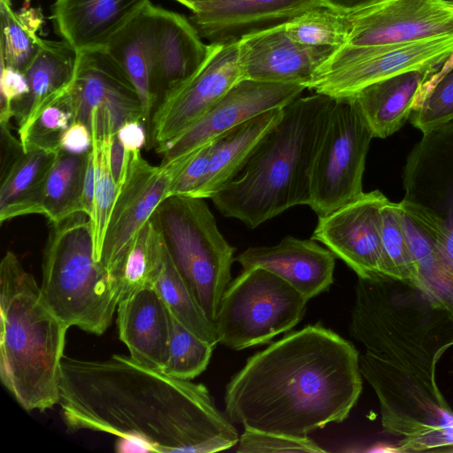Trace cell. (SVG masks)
Listing matches in <instances>:
<instances>
[{
	"mask_svg": "<svg viewBox=\"0 0 453 453\" xmlns=\"http://www.w3.org/2000/svg\"><path fill=\"white\" fill-rule=\"evenodd\" d=\"M349 334L365 349L361 373L398 452L453 451V410L437 381V365L453 346L449 315L413 286L358 278Z\"/></svg>",
	"mask_w": 453,
	"mask_h": 453,
	"instance_id": "1",
	"label": "cell"
},
{
	"mask_svg": "<svg viewBox=\"0 0 453 453\" xmlns=\"http://www.w3.org/2000/svg\"><path fill=\"white\" fill-rule=\"evenodd\" d=\"M58 404L68 430L117 435L119 451L213 453L240 438L203 384L121 355L97 361L64 356Z\"/></svg>",
	"mask_w": 453,
	"mask_h": 453,
	"instance_id": "2",
	"label": "cell"
},
{
	"mask_svg": "<svg viewBox=\"0 0 453 453\" xmlns=\"http://www.w3.org/2000/svg\"><path fill=\"white\" fill-rule=\"evenodd\" d=\"M354 344L308 325L250 357L229 380L225 412L244 428L296 437L341 423L363 388Z\"/></svg>",
	"mask_w": 453,
	"mask_h": 453,
	"instance_id": "3",
	"label": "cell"
},
{
	"mask_svg": "<svg viewBox=\"0 0 453 453\" xmlns=\"http://www.w3.org/2000/svg\"><path fill=\"white\" fill-rule=\"evenodd\" d=\"M335 98L314 93L283 108L242 174L212 198L225 217L255 228L286 210L310 202V174Z\"/></svg>",
	"mask_w": 453,
	"mask_h": 453,
	"instance_id": "4",
	"label": "cell"
},
{
	"mask_svg": "<svg viewBox=\"0 0 453 453\" xmlns=\"http://www.w3.org/2000/svg\"><path fill=\"white\" fill-rule=\"evenodd\" d=\"M0 379L27 411L59 401L60 366L69 328L46 305L40 285L18 257L0 264Z\"/></svg>",
	"mask_w": 453,
	"mask_h": 453,
	"instance_id": "5",
	"label": "cell"
},
{
	"mask_svg": "<svg viewBox=\"0 0 453 453\" xmlns=\"http://www.w3.org/2000/svg\"><path fill=\"white\" fill-rule=\"evenodd\" d=\"M49 223L42 299L68 327L100 335L110 326L119 298L110 275L95 259L89 216L79 211Z\"/></svg>",
	"mask_w": 453,
	"mask_h": 453,
	"instance_id": "6",
	"label": "cell"
},
{
	"mask_svg": "<svg viewBox=\"0 0 453 453\" xmlns=\"http://www.w3.org/2000/svg\"><path fill=\"white\" fill-rule=\"evenodd\" d=\"M403 185L402 209L432 246L427 299L453 319V120L423 134L407 157Z\"/></svg>",
	"mask_w": 453,
	"mask_h": 453,
	"instance_id": "7",
	"label": "cell"
},
{
	"mask_svg": "<svg viewBox=\"0 0 453 453\" xmlns=\"http://www.w3.org/2000/svg\"><path fill=\"white\" fill-rule=\"evenodd\" d=\"M151 219L176 270L215 325L220 301L232 280L235 249L220 233L203 198L170 196Z\"/></svg>",
	"mask_w": 453,
	"mask_h": 453,
	"instance_id": "8",
	"label": "cell"
},
{
	"mask_svg": "<svg viewBox=\"0 0 453 453\" xmlns=\"http://www.w3.org/2000/svg\"><path fill=\"white\" fill-rule=\"evenodd\" d=\"M308 300L288 282L261 267L242 269L220 301L219 342L241 350L270 342L303 318Z\"/></svg>",
	"mask_w": 453,
	"mask_h": 453,
	"instance_id": "9",
	"label": "cell"
},
{
	"mask_svg": "<svg viewBox=\"0 0 453 453\" xmlns=\"http://www.w3.org/2000/svg\"><path fill=\"white\" fill-rule=\"evenodd\" d=\"M372 138L355 98H335L311 168L308 205L318 217L364 192L363 174Z\"/></svg>",
	"mask_w": 453,
	"mask_h": 453,
	"instance_id": "10",
	"label": "cell"
},
{
	"mask_svg": "<svg viewBox=\"0 0 453 453\" xmlns=\"http://www.w3.org/2000/svg\"><path fill=\"white\" fill-rule=\"evenodd\" d=\"M452 51L453 35L388 45L345 44L319 65L307 89L334 98L352 96L394 75L436 70Z\"/></svg>",
	"mask_w": 453,
	"mask_h": 453,
	"instance_id": "11",
	"label": "cell"
},
{
	"mask_svg": "<svg viewBox=\"0 0 453 453\" xmlns=\"http://www.w3.org/2000/svg\"><path fill=\"white\" fill-rule=\"evenodd\" d=\"M181 165V162L173 160L155 166L142 157L140 150L130 152L99 260L111 281L139 230L168 197Z\"/></svg>",
	"mask_w": 453,
	"mask_h": 453,
	"instance_id": "12",
	"label": "cell"
},
{
	"mask_svg": "<svg viewBox=\"0 0 453 453\" xmlns=\"http://www.w3.org/2000/svg\"><path fill=\"white\" fill-rule=\"evenodd\" d=\"M211 45L210 56L193 78L156 105L150 128L156 151L197 122L243 80L239 42Z\"/></svg>",
	"mask_w": 453,
	"mask_h": 453,
	"instance_id": "13",
	"label": "cell"
},
{
	"mask_svg": "<svg viewBox=\"0 0 453 453\" xmlns=\"http://www.w3.org/2000/svg\"><path fill=\"white\" fill-rule=\"evenodd\" d=\"M388 201L380 190L363 192L351 202L319 217L311 239L323 243L358 278H386L381 212Z\"/></svg>",
	"mask_w": 453,
	"mask_h": 453,
	"instance_id": "14",
	"label": "cell"
},
{
	"mask_svg": "<svg viewBox=\"0 0 453 453\" xmlns=\"http://www.w3.org/2000/svg\"><path fill=\"white\" fill-rule=\"evenodd\" d=\"M346 16L351 45H388L453 35V7L442 0H379Z\"/></svg>",
	"mask_w": 453,
	"mask_h": 453,
	"instance_id": "15",
	"label": "cell"
},
{
	"mask_svg": "<svg viewBox=\"0 0 453 453\" xmlns=\"http://www.w3.org/2000/svg\"><path fill=\"white\" fill-rule=\"evenodd\" d=\"M305 89L300 84L240 81L197 122L157 151L161 164L188 155L257 115L285 107Z\"/></svg>",
	"mask_w": 453,
	"mask_h": 453,
	"instance_id": "16",
	"label": "cell"
},
{
	"mask_svg": "<svg viewBox=\"0 0 453 453\" xmlns=\"http://www.w3.org/2000/svg\"><path fill=\"white\" fill-rule=\"evenodd\" d=\"M320 0H215L199 6L188 18L208 44H228L286 24Z\"/></svg>",
	"mask_w": 453,
	"mask_h": 453,
	"instance_id": "17",
	"label": "cell"
},
{
	"mask_svg": "<svg viewBox=\"0 0 453 453\" xmlns=\"http://www.w3.org/2000/svg\"><path fill=\"white\" fill-rule=\"evenodd\" d=\"M286 24L239 41L243 80L300 84L308 88L316 69L335 50L296 42L287 34Z\"/></svg>",
	"mask_w": 453,
	"mask_h": 453,
	"instance_id": "18",
	"label": "cell"
},
{
	"mask_svg": "<svg viewBox=\"0 0 453 453\" xmlns=\"http://www.w3.org/2000/svg\"><path fill=\"white\" fill-rule=\"evenodd\" d=\"M154 91L157 104L200 70L212 49L189 19L152 4Z\"/></svg>",
	"mask_w": 453,
	"mask_h": 453,
	"instance_id": "19",
	"label": "cell"
},
{
	"mask_svg": "<svg viewBox=\"0 0 453 453\" xmlns=\"http://www.w3.org/2000/svg\"><path fill=\"white\" fill-rule=\"evenodd\" d=\"M335 256L313 239L284 237L273 246L250 247L234 257L242 269L261 267L280 277L308 301L334 283Z\"/></svg>",
	"mask_w": 453,
	"mask_h": 453,
	"instance_id": "20",
	"label": "cell"
},
{
	"mask_svg": "<svg viewBox=\"0 0 453 453\" xmlns=\"http://www.w3.org/2000/svg\"><path fill=\"white\" fill-rule=\"evenodd\" d=\"M116 311L119 336L129 357L162 372L167 358L169 311L155 287L142 288L122 299Z\"/></svg>",
	"mask_w": 453,
	"mask_h": 453,
	"instance_id": "21",
	"label": "cell"
},
{
	"mask_svg": "<svg viewBox=\"0 0 453 453\" xmlns=\"http://www.w3.org/2000/svg\"><path fill=\"white\" fill-rule=\"evenodd\" d=\"M150 0H55L52 11L62 40L78 52L104 48Z\"/></svg>",
	"mask_w": 453,
	"mask_h": 453,
	"instance_id": "22",
	"label": "cell"
},
{
	"mask_svg": "<svg viewBox=\"0 0 453 453\" xmlns=\"http://www.w3.org/2000/svg\"><path fill=\"white\" fill-rule=\"evenodd\" d=\"M283 108L257 115L217 137L209 168L189 196L211 199L234 180L259 142L280 121Z\"/></svg>",
	"mask_w": 453,
	"mask_h": 453,
	"instance_id": "23",
	"label": "cell"
},
{
	"mask_svg": "<svg viewBox=\"0 0 453 453\" xmlns=\"http://www.w3.org/2000/svg\"><path fill=\"white\" fill-rule=\"evenodd\" d=\"M127 74L138 93L143 123L150 128L157 105L154 91L152 3L118 31L104 47Z\"/></svg>",
	"mask_w": 453,
	"mask_h": 453,
	"instance_id": "24",
	"label": "cell"
},
{
	"mask_svg": "<svg viewBox=\"0 0 453 453\" xmlns=\"http://www.w3.org/2000/svg\"><path fill=\"white\" fill-rule=\"evenodd\" d=\"M435 70L403 73L366 86L355 98L373 138H387L398 131L410 119L418 92Z\"/></svg>",
	"mask_w": 453,
	"mask_h": 453,
	"instance_id": "25",
	"label": "cell"
},
{
	"mask_svg": "<svg viewBox=\"0 0 453 453\" xmlns=\"http://www.w3.org/2000/svg\"><path fill=\"white\" fill-rule=\"evenodd\" d=\"M59 149L30 147L1 164L0 222L38 214L44 181Z\"/></svg>",
	"mask_w": 453,
	"mask_h": 453,
	"instance_id": "26",
	"label": "cell"
},
{
	"mask_svg": "<svg viewBox=\"0 0 453 453\" xmlns=\"http://www.w3.org/2000/svg\"><path fill=\"white\" fill-rule=\"evenodd\" d=\"M78 51L68 42L42 39L40 47L24 71L29 93L13 104L18 129L26 127L37 110L73 81Z\"/></svg>",
	"mask_w": 453,
	"mask_h": 453,
	"instance_id": "27",
	"label": "cell"
},
{
	"mask_svg": "<svg viewBox=\"0 0 453 453\" xmlns=\"http://www.w3.org/2000/svg\"><path fill=\"white\" fill-rule=\"evenodd\" d=\"M88 152L76 155L59 149L39 202L38 214L43 215L49 222L83 211L82 194Z\"/></svg>",
	"mask_w": 453,
	"mask_h": 453,
	"instance_id": "28",
	"label": "cell"
},
{
	"mask_svg": "<svg viewBox=\"0 0 453 453\" xmlns=\"http://www.w3.org/2000/svg\"><path fill=\"white\" fill-rule=\"evenodd\" d=\"M165 250L161 234L150 218L135 235L112 278L119 302L142 288L154 286L163 265Z\"/></svg>",
	"mask_w": 453,
	"mask_h": 453,
	"instance_id": "29",
	"label": "cell"
},
{
	"mask_svg": "<svg viewBox=\"0 0 453 453\" xmlns=\"http://www.w3.org/2000/svg\"><path fill=\"white\" fill-rule=\"evenodd\" d=\"M154 287L169 312L181 325L213 347L219 343L215 325L206 317L181 279L166 249Z\"/></svg>",
	"mask_w": 453,
	"mask_h": 453,
	"instance_id": "30",
	"label": "cell"
},
{
	"mask_svg": "<svg viewBox=\"0 0 453 453\" xmlns=\"http://www.w3.org/2000/svg\"><path fill=\"white\" fill-rule=\"evenodd\" d=\"M1 64L24 72L36 54L42 39L37 35L40 13L28 9L16 12L12 1L0 0Z\"/></svg>",
	"mask_w": 453,
	"mask_h": 453,
	"instance_id": "31",
	"label": "cell"
},
{
	"mask_svg": "<svg viewBox=\"0 0 453 453\" xmlns=\"http://www.w3.org/2000/svg\"><path fill=\"white\" fill-rule=\"evenodd\" d=\"M288 36L308 47L336 50L349 41L346 13L326 5L306 11L286 24Z\"/></svg>",
	"mask_w": 453,
	"mask_h": 453,
	"instance_id": "32",
	"label": "cell"
},
{
	"mask_svg": "<svg viewBox=\"0 0 453 453\" xmlns=\"http://www.w3.org/2000/svg\"><path fill=\"white\" fill-rule=\"evenodd\" d=\"M113 136L98 139L92 135V150L95 161V193L93 211L89 221L94 244V256L98 263L109 219L118 193V186L113 178L110 162Z\"/></svg>",
	"mask_w": 453,
	"mask_h": 453,
	"instance_id": "33",
	"label": "cell"
},
{
	"mask_svg": "<svg viewBox=\"0 0 453 453\" xmlns=\"http://www.w3.org/2000/svg\"><path fill=\"white\" fill-rule=\"evenodd\" d=\"M381 213L384 275L416 287L418 273L403 225L402 206L388 200Z\"/></svg>",
	"mask_w": 453,
	"mask_h": 453,
	"instance_id": "34",
	"label": "cell"
},
{
	"mask_svg": "<svg viewBox=\"0 0 453 453\" xmlns=\"http://www.w3.org/2000/svg\"><path fill=\"white\" fill-rule=\"evenodd\" d=\"M169 326L167 358L162 372L191 380L206 370L214 347L187 329L170 312Z\"/></svg>",
	"mask_w": 453,
	"mask_h": 453,
	"instance_id": "35",
	"label": "cell"
},
{
	"mask_svg": "<svg viewBox=\"0 0 453 453\" xmlns=\"http://www.w3.org/2000/svg\"><path fill=\"white\" fill-rule=\"evenodd\" d=\"M76 106L72 84L45 104L26 135L20 140L24 151L30 147L59 149L62 134L75 121Z\"/></svg>",
	"mask_w": 453,
	"mask_h": 453,
	"instance_id": "36",
	"label": "cell"
},
{
	"mask_svg": "<svg viewBox=\"0 0 453 453\" xmlns=\"http://www.w3.org/2000/svg\"><path fill=\"white\" fill-rule=\"evenodd\" d=\"M410 120L423 134L453 120V70L416 102Z\"/></svg>",
	"mask_w": 453,
	"mask_h": 453,
	"instance_id": "37",
	"label": "cell"
},
{
	"mask_svg": "<svg viewBox=\"0 0 453 453\" xmlns=\"http://www.w3.org/2000/svg\"><path fill=\"white\" fill-rule=\"evenodd\" d=\"M236 451L239 453H321L326 452V449L310 437H296L244 428L240 435Z\"/></svg>",
	"mask_w": 453,
	"mask_h": 453,
	"instance_id": "38",
	"label": "cell"
},
{
	"mask_svg": "<svg viewBox=\"0 0 453 453\" xmlns=\"http://www.w3.org/2000/svg\"><path fill=\"white\" fill-rule=\"evenodd\" d=\"M216 139L183 156L184 164L171 184L168 196H190L192 194L209 168Z\"/></svg>",
	"mask_w": 453,
	"mask_h": 453,
	"instance_id": "39",
	"label": "cell"
},
{
	"mask_svg": "<svg viewBox=\"0 0 453 453\" xmlns=\"http://www.w3.org/2000/svg\"><path fill=\"white\" fill-rule=\"evenodd\" d=\"M29 86L24 72L1 64L0 124L8 123L14 117L13 104L24 99Z\"/></svg>",
	"mask_w": 453,
	"mask_h": 453,
	"instance_id": "40",
	"label": "cell"
},
{
	"mask_svg": "<svg viewBox=\"0 0 453 453\" xmlns=\"http://www.w3.org/2000/svg\"><path fill=\"white\" fill-rule=\"evenodd\" d=\"M92 148V135L88 127L74 121L62 134L59 140V149L76 155L88 153Z\"/></svg>",
	"mask_w": 453,
	"mask_h": 453,
	"instance_id": "41",
	"label": "cell"
},
{
	"mask_svg": "<svg viewBox=\"0 0 453 453\" xmlns=\"http://www.w3.org/2000/svg\"><path fill=\"white\" fill-rule=\"evenodd\" d=\"M125 150H140L146 143L145 125L140 120L126 121L116 133Z\"/></svg>",
	"mask_w": 453,
	"mask_h": 453,
	"instance_id": "42",
	"label": "cell"
},
{
	"mask_svg": "<svg viewBox=\"0 0 453 453\" xmlns=\"http://www.w3.org/2000/svg\"><path fill=\"white\" fill-rule=\"evenodd\" d=\"M95 193V161L93 150L88 152V159L84 178L82 209L83 211L91 217L94 204Z\"/></svg>",
	"mask_w": 453,
	"mask_h": 453,
	"instance_id": "43",
	"label": "cell"
},
{
	"mask_svg": "<svg viewBox=\"0 0 453 453\" xmlns=\"http://www.w3.org/2000/svg\"><path fill=\"white\" fill-rule=\"evenodd\" d=\"M128 156L129 151L125 150L121 142L114 134L111 147L110 162L112 175L118 187L123 179V173Z\"/></svg>",
	"mask_w": 453,
	"mask_h": 453,
	"instance_id": "44",
	"label": "cell"
},
{
	"mask_svg": "<svg viewBox=\"0 0 453 453\" xmlns=\"http://www.w3.org/2000/svg\"><path fill=\"white\" fill-rule=\"evenodd\" d=\"M451 70H453V51L442 63V65H441L438 69L429 74L424 81L418 92L416 102L423 97L442 77H444Z\"/></svg>",
	"mask_w": 453,
	"mask_h": 453,
	"instance_id": "45",
	"label": "cell"
},
{
	"mask_svg": "<svg viewBox=\"0 0 453 453\" xmlns=\"http://www.w3.org/2000/svg\"><path fill=\"white\" fill-rule=\"evenodd\" d=\"M325 5L343 13L368 6L379 0H320Z\"/></svg>",
	"mask_w": 453,
	"mask_h": 453,
	"instance_id": "46",
	"label": "cell"
},
{
	"mask_svg": "<svg viewBox=\"0 0 453 453\" xmlns=\"http://www.w3.org/2000/svg\"><path fill=\"white\" fill-rule=\"evenodd\" d=\"M188 8L191 12H195L199 6L215 1V0H175Z\"/></svg>",
	"mask_w": 453,
	"mask_h": 453,
	"instance_id": "47",
	"label": "cell"
},
{
	"mask_svg": "<svg viewBox=\"0 0 453 453\" xmlns=\"http://www.w3.org/2000/svg\"><path fill=\"white\" fill-rule=\"evenodd\" d=\"M442 1L453 7V0H442Z\"/></svg>",
	"mask_w": 453,
	"mask_h": 453,
	"instance_id": "48",
	"label": "cell"
},
{
	"mask_svg": "<svg viewBox=\"0 0 453 453\" xmlns=\"http://www.w3.org/2000/svg\"><path fill=\"white\" fill-rule=\"evenodd\" d=\"M6 1H12V0H6Z\"/></svg>",
	"mask_w": 453,
	"mask_h": 453,
	"instance_id": "49",
	"label": "cell"
}]
</instances>
